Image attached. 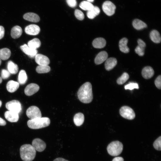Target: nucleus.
Listing matches in <instances>:
<instances>
[{"label": "nucleus", "mask_w": 161, "mask_h": 161, "mask_svg": "<svg viewBox=\"0 0 161 161\" xmlns=\"http://www.w3.org/2000/svg\"><path fill=\"white\" fill-rule=\"evenodd\" d=\"M79 100L82 103H88L93 99L92 86L89 82H86L79 88L77 92Z\"/></svg>", "instance_id": "obj_1"}, {"label": "nucleus", "mask_w": 161, "mask_h": 161, "mask_svg": "<svg viewBox=\"0 0 161 161\" xmlns=\"http://www.w3.org/2000/svg\"><path fill=\"white\" fill-rule=\"evenodd\" d=\"M20 156L23 161H32L36 155V150L30 144H25L21 146L20 149Z\"/></svg>", "instance_id": "obj_2"}, {"label": "nucleus", "mask_w": 161, "mask_h": 161, "mask_svg": "<svg viewBox=\"0 0 161 161\" xmlns=\"http://www.w3.org/2000/svg\"><path fill=\"white\" fill-rule=\"evenodd\" d=\"M50 123V120L48 117H39L28 121V127L32 129H38L48 126Z\"/></svg>", "instance_id": "obj_3"}, {"label": "nucleus", "mask_w": 161, "mask_h": 161, "mask_svg": "<svg viewBox=\"0 0 161 161\" xmlns=\"http://www.w3.org/2000/svg\"><path fill=\"white\" fill-rule=\"evenodd\" d=\"M123 148L122 143L118 141H114L109 143L107 148L108 153L110 155L115 156L119 155Z\"/></svg>", "instance_id": "obj_4"}, {"label": "nucleus", "mask_w": 161, "mask_h": 161, "mask_svg": "<svg viewBox=\"0 0 161 161\" xmlns=\"http://www.w3.org/2000/svg\"><path fill=\"white\" fill-rule=\"evenodd\" d=\"M120 113L123 117L128 120H132L135 117L134 110L128 106H124L121 107L120 110Z\"/></svg>", "instance_id": "obj_5"}, {"label": "nucleus", "mask_w": 161, "mask_h": 161, "mask_svg": "<svg viewBox=\"0 0 161 161\" xmlns=\"http://www.w3.org/2000/svg\"><path fill=\"white\" fill-rule=\"evenodd\" d=\"M5 106L8 111L18 114L20 112L21 110V103L16 100H13L7 102Z\"/></svg>", "instance_id": "obj_6"}, {"label": "nucleus", "mask_w": 161, "mask_h": 161, "mask_svg": "<svg viewBox=\"0 0 161 161\" xmlns=\"http://www.w3.org/2000/svg\"><path fill=\"white\" fill-rule=\"evenodd\" d=\"M27 117L30 119L41 117V112L38 107L32 106L27 109L26 112Z\"/></svg>", "instance_id": "obj_7"}, {"label": "nucleus", "mask_w": 161, "mask_h": 161, "mask_svg": "<svg viewBox=\"0 0 161 161\" xmlns=\"http://www.w3.org/2000/svg\"><path fill=\"white\" fill-rule=\"evenodd\" d=\"M104 13L108 16H111L115 13L116 7L112 2L109 1H105L102 6Z\"/></svg>", "instance_id": "obj_8"}, {"label": "nucleus", "mask_w": 161, "mask_h": 161, "mask_svg": "<svg viewBox=\"0 0 161 161\" xmlns=\"http://www.w3.org/2000/svg\"><path fill=\"white\" fill-rule=\"evenodd\" d=\"M32 145L36 151L40 152L44 151L46 147L45 143L38 138H35L33 140Z\"/></svg>", "instance_id": "obj_9"}, {"label": "nucleus", "mask_w": 161, "mask_h": 161, "mask_svg": "<svg viewBox=\"0 0 161 161\" xmlns=\"http://www.w3.org/2000/svg\"><path fill=\"white\" fill-rule=\"evenodd\" d=\"M39 88V86L37 84L31 83L26 86L24 90V93L27 96H31L37 92Z\"/></svg>", "instance_id": "obj_10"}, {"label": "nucleus", "mask_w": 161, "mask_h": 161, "mask_svg": "<svg viewBox=\"0 0 161 161\" xmlns=\"http://www.w3.org/2000/svg\"><path fill=\"white\" fill-rule=\"evenodd\" d=\"M40 31V27L34 24L29 25L25 28L26 33L30 35H36L39 34Z\"/></svg>", "instance_id": "obj_11"}, {"label": "nucleus", "mask_w": 161, "mask_h": 161, "mask_svg": "<svg viewBox=\"0 0 161 161\" xmlns=\"http://www.w3.org/2000/svg\"><path fill=\"white\" fill-rule=\"evenodd\" d=\"M35 58V61L39 65H48L50 63L49 58L47 56L41 54H37Z\"/></svg>", "instance_id": "obj_12"}, {"label": "nucleus", "mask_w": 161, "mask_h": 161, "mask_svg": "<svg viewBox=\"0 0 161 161\" xmlns=\"http://www.w3.org/2000/svg\"><path fill=\"white\" fill-rule=\"evenodd\" d=\"M20 47L21 50L25 54L28 55L30 58H34L37 54V51L36 49H32L29 47L26 44L21 46Z\"/></svg>", "instance_id": "obj_13"}, {"label": "nucleus", "mask_w": 161, "mask_h": 161, "mask_svg": "<svg viewBox=\"0 0 161 161\" xmlns=\"http://www.w3.org/2000/svg\"><path fill=\"white\" fill-rule=\"evenodd\" d=\"M5 118L11 122H16L19 119L18 114L13 112L8 111L4 113Z\"/></svg>", "instance_id": "obj_14"}, {"label": "nucleus", "mask_w": 161, "mask_h": 161, "mask_svg": "<svg viewBox=\"0 0 161 161\" xmlns=\"http://www.w3.org/2000/svg\"><path fill=\"white\" fill-rule=\"evenodd\" d=\"M23 17L26 20L33 22H38L40 20L39 16L37 14L33 13H26L24 15Z\"/></svg>", "instance_id": "obj_15"}, {"label": "nucleus", "mask_w": 161, "mask_h": 161, "mask_svg": "<svg viewBox=\"0 0 161 161\" xmlns=\"http://www.w3.org/2000/svg\"><path fill=\"white\" fill-rule=\"evenodd\" d=\"M108 55L105 51H101L98 53L95 59V62L97 65L102 64L107 58Z\"/></svg>", "instance_id": "obj_16"}, {"label": "nucleus", "mask_w": 161, "mask_h": 161, "mask_svg": "<svg viewBox=\"0 0 161 161\" xmlns=\"http://www.w3.org/2000/svg\"><path fill=\"white\" fill-rule=\"evenodd\" d=\"M154 74V71L151 66H147L144 67L142 71L143 77L145 79H148L151 78Z\"/></svg>", "instance_id": "obj_17"}, {"label": "nucleus", "mask_w": 161, "mask_h": 161, "mask_svg": "<svg viewBox=\"0 0 161 161\" xmlns=\"http://www.w3.org/2000/svg\"><path fill=\"white\" fill-rule=\"evenodd\" d=\"M117 63V60L115 58H107L105 64V69L107 71L112 69L116 66Z\"/></svg>", "instance_id": "obj_18"}, {"label": "nucleus", "mask_w": 161, "mask_h": 161, "mask_svg": "<svg viewBox=\"0 0 161 161\" xmlns=\"http://www.w3.org/2000/svg\"><path fill=\"white\" fill-rule=\"evenodd\" d=\"M106 44L105 40L102 38H97L93 41L92 44L96 48H102L105 47Z\"/></svg>", "instance_id": "obj_19"}, {"label": "nucleus", "mask_w": 161, "mask_h": 161, "mask_svg": "<svg viewBox=\"0 0 161 161\" xmlns=\"http://www.w3.org/2000/svg\"><path fill=\"white\" fill-rule=\"evenodd\" d=\"M19 83L13 80L9 81L6 85L7 90L11 93L15 92L19 88Z\"/></svg>", "instance_id": "obj_20"}, {"label": "nucleus", "mask_w": 161, "mask_h": 161, "mask_svg": "<svg viewBox=\"0 0 161 161\" xmlns=\"http://www.w3.org/2000/svg\"><path fill=\"white\" fill-rule=\"evenodd\" d=\"M128 39L124 38L121 39L119 42V47L120 50L122 52L127 53L129 51V49L127 46Z\"/></svg>", "instance_id": "obj_21"}, {"label": "nucleus", "mask_w": 161, "mask_h": 161, "mask_svg": "<svg viewBox=\"0 0 161 161\" xmlns=\"http://www.w3.org/2000/svg\"><path fill=\"white\" fill-rule=\"evenodd\" d=\"M22 32V30L21 27L18 26H16L12 28L11 35L12 38L16 39L20 37Z\"/></svg>", "instance_id": "obj_22"}, {"label": "nucleus", "mask_w": 161, "mask_h": 161, "mask_svg": "<svg viewBox=\"0 0 161 161\" xmlns=\"http://www.w3.org/2000/svg\"><path fill=\"white\" fill-rule=\"evenodd\" d=\"M84 117L83 114L81 113H78L74 116L73 121L75 124L77 126H80L83 123Z\"/></svg>", "instance_id": "obj_23"}, {"label": "nucleus", "mask_w": 161, "mask_h": 161, "mask_svg": "<svg viewBox=\"0 0 161 161\" xmlns=\"http://www.w3.org/2000/svg\"><path fill=\"white\" fill-rule=\"evenodd\" d=\"M100 12L99 8L97 6H94L91 9L87 11V16L89 19H92L98 15Z\"/></svg>", "instance_id": "obj_24"}, {"label": "nucleus", "mask_w": 161, "mask_h": 161, "mask_svg": "<svg viewBox=\"0 0 161 161\" xmlns=\"http://www.w3.org/2000/svg\"><path fill=\"white\" fill-rule=\"evenodd\" d=\"M132 25L137 30H140L147 27V24L145 22L137 19L133 20Z\"/></svg>", "instance_id": "obj_25"}, {"label": "nucleus", "mask_w": 161, "mask_h": 161, "mask_svg": "<svg viewBox=\"0 0 161 161\" xmlns=\"http://www.w3.org/2000/svg\"><path fill=\"white\" fill-rule=\"evenodd\" d=\"M150 36L151 40L155 43H160L161 41L160 34L156 30H154L152 31L150 33Z\"/></svg>", "instance_id": "obj_26"}, {"label": "nucleus", "mask_w": 161, "mask_h": 161, "mask_svg": "<svg viewBox=\"0 0 161 161\" xmlns=\"http://www.w3.org/2000/svg\"><path fill=\"white\" fill-rule=\"evenodd\" d=\"M7 67L8 71L11 74H15L18 72V65L11 61L8 62Z\"/></svg>", "instance_id": "obj_27"}, {"label": "nucleus", "mask_w": 161, "mask_h": 161, "mask_svg": "<svg viewBox=\"0 0 161 161\" xmlns=\"http://www.w3.org/2000/svg\"><path fill=\"white\" fill-rule=\"evenodd\" d=\"M10 50L7 48H4L0 49V58L1 59L5 60L8 59L11 55Z\"/></svg>", "instance_id": "obj_28"}, {"label": "nucleus", "mask_w": 161, "mask_h": 161, "mask_svg": "<svg viewBox=\"0 0 161 161\" xmlns=\"http://www.w3.org/2000/svg\"><path fill=\"white\" fill-rule=\"evenodd\" d=\"M41 42L38 38H34L29 41L27 43V46L30 48L36 49L40 46Z\"/></svg>", "instance_id": "obj_29"}, {"label": "nucleus", "mask_w": 161, "mask_h": 161, "mask_svg": "<svg viewBox=\"0 0 161 161\" xmlns=\"http://www.w3.org/2000/svg\"><path fill=\"white\" fill-rule=\"evenodd\" d=\"M27 79V76L25 71L22 69L20 70L18 76V83L21 85L24 84L26 83Z\"/></svg>", "instance_id": "obj_30"}, {"label": "nucleus", "mask_w": 161, "mask_h": 161, "mask_svg": "<svg viewBox=\"0 0 161 161\" xmlns=\"http://www.w3.org/2000/svg\"><path fill=\"white\" fill-rule=\"evenodd\" d=\"M79 7L83 10L88 11L92 9L94 7V6L91 3L87 1H84L80 3Z\"/></svg>", "instance_id": "obj_31"}, {"label": "nucleus", "mask_w": 161, "mask_h": 161, "mask_svg": "<svg viewBox=\"0 0 161 161\" xmlns=\"http://www.w3.org/2000/svg\"><path fill=\"white\" fill-rule=\"evenodd\" d=\"M50 70V68L48 65H39L36 69V72L40 74L47 73Z\"/></svg>", "instance_id": "obj_32"}, {"label": "nucleus", "mask_w": 161, "mask_h": 161, "mask_svg": "<svg viewBox=\"0 0 161 161\" xmlns=\"http://www.w3.org/2000/svg\"><path fill=\"white\" fill-rule=\"evenodd\" d=\"M129 78L128 74L126 72H124L122 75L118 78L117 80V84L122 85Z\"/></svg>", "instance_id": "obj_33"}, {"label": "nucleus", "mask_w": 161, "mask_h": 161, "mask_svg": "<svg viewBox=\"0 0 161 161\" xmlns=\"http://www.w3.org/2000/svg\"><path fill=\"white\" fill-rule=\"evenodd\" d=\"M161 136L158 137L153 143V146L157 150H161Z\"/></svg>", "instance_id": "obj_34"}, {"label": "nucleus", "mask_w": 161, "mask_h": 161, "mask_svg": "<svg viewBox=\"0 0 161 161\" xmlns=\"http://www.w3.org/2000/svg\"><path fill=\"white\" fill-rule=\"evenodd\" d=\"M124 88L126 90H132L134 89H138L139 86L138 84L137 83H130L125 85Z\"/></svg>", "instance_id": "obj_35"}, {"label": "nucleus", "mask_w": 161, "mask_h": 161, "mask_svg": "<svg viewBox=\"0 0 161 161\" xmlns=\"http://www.w3.org/2000/svg\"><path fill=\"white\" fill-rule=\"evenodd\" d=\"M74 14L77 19L80 20H82L84 18V16L83 13L78 9H76L74 12Z\"/></svg>", "instance_id": "obj_36"}, {"label": "nucleus", "mask_w": 161, "mask_h": 161, "mask_svg": "<svg viewBox=\"0 0 161 161\" xmlns=\"http://www.w3.org/2000/svg\"><path fill=\"white\" fill-rule=\"evenodd\" d=\"M10 75V73L5 69H3L1 70V77L4 79H6L8 78Z\"/></svg>", "instance_id": "obj_37"}, {"label": "nucleus", "mask_w": 161, "mask_h": 161, "mask_svg": "<svg viewBox=\"0 0 161 161\" xmlns=\"http://www.w3.org/2000/svg\"><path fill=\"white\" fill-rule=\"evenodd\" d=\"M145 48L137 46L135 49V52L140 56H143L144 54Z\"/></svg>", "instance_id": "obj_38"}, {"label": "nucleus", "mask_w": 161, "mask_h": 161, "mask_svg": "<svg viewBox=\"0 0 161 161\" xmlns=\"http://www.w3.org/2000/svg\"><path fill=\"white\" fill-rule=\"evenodd\" d=\"M154 83L156 87L159 89H161V76H158L155 79Z\"/></svg>", "instance_id": "obj_39"}, {"label": "nucleus", "mask_w": 161, "mask_h": 161, "mask_svg": "<svg viewBox=\"0 0 161 161\" xmlns=\"http://www.w3.org/2000/svg\"><path fill=\"white\" fill-rule=\"evenodd\" d=\"M68 5L70 7H74L77 5L76 0H66Z\"/></svg>", "instance_id": "obj_40"}, {"label": "nucleus", "mask_w": 161, "mask_h": 161, "mask_svg": "<svg viewBox=\"0 0 161 161\" xmlns=\"http://www.w3.org/2000/svg\"><path fill=\"white\" fill-rule=\"evenodd\" d=\"M137 43L138 46L145 48L146 46V44L142 40L140 39H138Z\"/></svg>", "instance_id": "obj_41"}, {"label": "nucleus", "mask_w": 161, "mask_h": 161, "mask_svg": "<svg viewBox=\"0 0 161 161\" xmlns=\"http://www.w3.org/2000/svg\"><path fill=\"white\" fill-rule=\"evenodd\" d=\"M4 29L3 27L0 26V39L4 37Z\"/></svg>", "instance_id": "obj_42"}, {"label": "nucleus", "mask_w": 161, "mask_h": 161, "mask_svg": "<svg viewBox=\"0 0 161 161\" xmlns=\"http://www.w3.org/2000/svg\"><path fill=\"white\" fill-rule=\"evenodd\" d=\"M112 161H124V159L121 157H117L114 158Z\"/></svg>", "instance_id": "obj_43"}, {"label": "nucleus", "mask_w": 161, "mask_h": 161, "mask_svg": "<svg viewBox=\"0 0 161 161\" xmlns=\"http://www.w3.org/2000/svg\"><path fill=\"white\" fill-rule=\"evenodd\" d=\"M6 124V123L2 118L0 117V126H5Z\"/></svg>", "instance_id": "obj_44"}, {"label": "nucleus", "mask_w": 161, "mask_h": 161, "mask_svg": "<svg viewBox=\"0 0 161 161\" xmlns=\"http://www.w3.org/2000/svg\"><path fill=\"white\" fill-rule=\"evenodd\" d=\"M53 161H69L63 158L59 157L55 159Z\"/></svg>", "instance_id": "obj_45"}, {"label": "nucleus", "mask_w": 161, "mask_h": 161, "mask_svg": "<svg viewBox=\"0 0 161 161\" xmlns=\"http://www.w3.org/2000/svg\"><path fill=\"white\" fill-rule=\"evenodd\" d=\"M94 1V0H87V1L89 2H92L93 1Z\"/></svg>", "instance_id": "obj_46"}, {"label": "nucleus", "mask_w": 161, "mask_h": 161, "mask_svg": "<svg viewBox=\"0 0 161 161\" xmlns=\"http://www.w3.org/2000/svg\"><path fill=\"white\" fill-rule=\"evenodd\" d=\"M2 78H1V77H0V84L2 83Z\"/></svg>", "instance_id": "obj_47"}, {"label": "nucleus", "mask_w": 161, "mask_h": 161, "mask_svg": "<svg viewBox=\"0 0 161 161\" xmlns=\"http://www.w3.org/2000/svg\"><path fill=\"white\" fill-rule=\"evenodd\" d=\"M2 105V102L1 100H0V107Z\"/></svg>", "instance_id": "obj_48"}, {"label": "nucleus", "mask_w": 161, "mask_h": 161, "mask_svg": "<svg viewBox=\"0 0 161 161\" xmlns=\"http://www.w3.org/2000/svg\"><path fill=\"white\" fill-rule=\"evenodd\" d=\"M1 59L0 58V66L1 65Z\"/></svg>", "instance_id": "obj_49"}]
</instances>
